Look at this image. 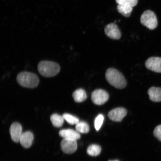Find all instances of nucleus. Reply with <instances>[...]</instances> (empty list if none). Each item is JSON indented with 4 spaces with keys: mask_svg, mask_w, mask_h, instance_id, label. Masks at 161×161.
I'll use <instances>...</instances> for the list:
<instances>
[{
    "mask_svg": "<svg viewBox=\"0 0 161 161\" xmlns=\"http://www.w3.org/2000/svg\"><path fill=\"white\" fill-rule=\"evenodd\" d=\"M105 76L107 81L114 87L118 89H123L126 87V79L122 74L117 70L109 68L106 70Z\"/></svg>",
    "mask_w": 161,
    "mask_h": 161,
    "instance_id": "1",
    "label": "nucleus"
},
{
    "mask_svg": "<svg viewBox=\"0 0 161 161\" xmlns=\"http://www.w3.org/2000/svg\"><path fill=\"white\" fill-rule=\"evenodd\" d=\"M17 81L23 87L33 88L39 85V80L35 74L28 72H20L17 76Z\"/></svg>",
    "mask_w": 161,
    "mask_h": 161,
    "instance_id": "2",
    "label": "nucleus"
},
{
    "mask_svg": "<svg viewBox=\"0 0 161 161\" xmlns=\"http://www.w3.org/2000/svg\"><path fill=\"white\" fill-rule=\"evenodd\" d=\"M39 73L44 77H51L59 73L60 67L57 63L52 61H42L38 65Z\"/></svg>",
    "mask_w": 161,
    "mask_h": 161,
    "instance_id": "3",
    "label": "nucleus"
},
{
    "mask_svg": "<svg viewBox=\"0 0 161 161\" xmlns=\"http://www.w3.org/2000/svg\"><path fill=\"white\" fill-rule=\"evenodd\" d=\"M141 23L151 30H154L158 27V20L153 12L147 10L142 13L140 18Z\"/></svg>",
    "mask_w": 161,
    "mask_h": 161,
    "instance_id": "4",
    "label": "nucleus"
},
{
    "mask_svg": "<svg viewBox=\"0 0 161 161\" xmlns=\"http://www.w3.org/2000/svg\"><path fill=\"white\" fill-rule=\"evenodd\" d=\"M108 92L102 89H96L92 93V101L96 105H103L108 101Z\"/></svg>",
    "mask_w": 161,
    "mask_h": 161,
    "instance_id": "5",
    "label": "nucleus"
},
{
    "mask_svg": "<svg viewBox=\"0 0 161 161\" xmlns=\"http://www.w3.org/2000/svg\"><path fill=\"white\" fill-rule=\"evenodd\" d=\"M61 149L66 154H70L76 152L77 148L76 140L64 138L60 143Z\"/></svg>",
    "mask_w": 161,
    "mask_h": 161,
    "instance_id": "6",
    "label": "nucleus"
},
{
    "mask_svg": "<svg viewBox=\"0 0 161 161\" xmlns=\"http://www.w3.org/2000/svg\"><path fill=\"white\" fill-rule=\"evenodd\" d=\"M106 35L110 39L119 40L121 37V33L117 25L114 23L108 24L104 29Z\"/></svg>",
    "mask_w": 161,
    "mask_h": 161,
    "instance_id": "7",
    "label": "nucleus"
},
{
    "mask_svg": "<svg viewBox=\"0 0 161 161\" xmlns=\"http://www.w3.org/2000/svg\"><path fill=\"white\" fill-rule=\"evenodd\" d=\"M146 67L149 70L157 73H161V58L152 57L146 60Z\"/></svg>",
    "mask_w": 161,
    "mask_h": 161,
    "instance_id": "8",
    "label": "nucleus"
},
{
    "mask_svg": "<svg viewBox=\"0 0 161 161\" xmlns=\"http://www.w3.org/2000/svg\"><path fill=\"white\" fill-rule=\"evenodd\" d=\"M126 114L127 111L125 108H118L110 110L108 112V116L111 120L114 122H119L121 121Z\"/></svg>",
    "mask_w": 161,
    "mask_h": 161,
    "instance_id": "9",
    "label": "nucleus"
},
{
    "mask_svg": "<svg viewBox=\"0 0 161 161\" xmlns=\"http://www.w3.org/2000/svg\"><path fill=\"white\" fill-rule=\"evenodd\" d=\"M22 127L18 122H14L10 127L9 132L12 140L15 142H19L22 134Z\"/></svg>",
    "mask_w": 161,
    "mask_h": 161,
    "instance_id": "10",
    "label": "nucleus"
},
{
    "mask_svg": "<svg viewBox=\"0 0 161 161\" xmlns=\"http://www.w3.org/2000/svg\"><path fill=\"white\" fill-rule=\"evenodd\" d=\"M33 140V134L30 131H26L22 134L19 142L24 148H27L31 146Z\"/></svg>",
    "mask_w": 161,
    "mask_h": 161,
    "instance_id": "11",
    "label": "nucleus"
},
{
    "mask_svg": "<svg viewBox=\"0 0 161 161\" xmlns=\"http://www.w3.org/2000/svg\"><path fill=\"white\" fill-rule=\"evenodd\" d=\"M60 136L64 138L69 139L75 140L80 139V134L77 131L72 129L62 130L59 132Z\"/></svg>",
    "mask_w": 161,
    "mask_h": 161,
    "instance_id": "12",
    "label": "nucleus"
},
{
    "mask_svg": "<svg viewBox=\"0 0 161 161\" xmlns=\"http://www.w3.org/2000/svg\"><path fill=\"white\" fill-rule=\"evenodd\" d=\"M148 94L150 100L155 102H161V88L153 86L149 89Z\"/></svg>",
    "mask_w": 161,
    "mask_h": 161,
    "instance_id": "13",
    "label": "nucleus"
},
{
    "mask_svg": "<svg viewBox=\"0 0 161 161\" xmlns=\"http://www.w3.org/2000/svg\"><path fill=\"white\" fill-rule=\"evenodd\" d=\"M72 97L76 102L81 103L86 99L87 96L85 90L82 88H79L73 92Z\"/></svg>",
    "mask_w": 161,
    "mask_h": 161,
    "instance_id": "14",
    "label": "nucleus"
},
{
    "mask_svg": "<svg viewBox=\"0 0 161 161\" xmlns=\"http://www.w3.org/2000/svg\"><path fill=\"white\" fill-rule=\"evenodd\" d=\"M117 9L119 13L125 17H129L132 11L133 7L129 5L118 4L117 7Z\"/></svg>",
    "mask_w": 161,
    "mask_h": 161,
    "instance_id": "15",
    "label": "nucleus"
},
{
    "mask_svg": "<svg viewBox=\"0 0 161 161\" xmlns=\"http://www.w3.org/2000/svg\"><path fill=\"white\" fill-rule=\"evenodd\" d=\"M64 120L63 116L58 114H53L50 116V120L53 125L56 127H60L63 125Z\"/></svg>",
    "mask_w": 161,
    "mask_h": 161,
    "instance_id": "16",
    "label": "nucleus"
},
{
    "mask_svg": "<svg viewBox=\"0 0 161 161\" xmlns=\"http://www.w3.org/2000/svg\"><path fill=\"white\" fill-rule=\"evenodd\" d=\"M101 152V148L99 145L92 144L88 147L87 149V154L92 156H97L99 155Z\"/></svg>",
    "mask_w": 161,
    "mask_h": 161,
    "instance_id": "17",
    "label": "nucleus"
},
{
    "mask_svg": "<svg viewBox=\"0 0 161 161\" xmlns=\"http://www.w3.org/2000/svg\"><path fill=\"white\" fill-rule=\"evenodd\" d=\"M76 130L80 133L86 134L89 131V126L87 123L84 122H79L76 125Z\"/></svg>",
    "mask_w": 161,
    "mask_h": 161,
    "instance_id": "18",
    "label": "nucleus"
},
{
    "mask_svg": "<svg viewBox=\"0 0 161 161\" xmlns=\"http://www.w3.org/2000/svg\"><path fill=\"white\" fill-rule=\"evenodd\" d=\"M62 116L64 120H65L68 124L72 125H76L80 122L79 119L69 114H64Z\"/></svg>",
    "mask_w": 161,
    "mask_h": 161,
    "instance_id": "19",
    "label": "nucleus"
},
{
    "mask_svg": "<svg viewBox=\"0 0 161 161\" xmlns=\"http://www.w3.org/2000/svg\"><path fill=\"white\" fill-rule=\"evenodd\" d=\"M104 120V116L102 114H99L97 116L94 121V126L97 130H99L103 124Z\"/></svg>",
    "mask_w": 161,
    "mask_h": 161,
    "instance_id": "20",
    "label": "nucleus"
},
{
    "mask_svg": "<svg viewBox=\"0 0 161 161\" xmlns=\"http://www.w3.org/2000/svg\"><path fill=\"white\" fill-rule=\"evenodd\" d=\"M118 4L125 5L134 7L138 3V0H115Z\"/></svg>",
    "mask_w": 161,
    "mask_h": 161,
    "instance_id": "21",
    "label": "nucleus"
},
{
    "mask_svg": "<svg viewBox=\"0 0 161 161\" xmlns=\"http://www.w3.org/2000/svg\"><path fill=\"white\" fill-rule=\"evenodd\" d=\"M155 137L161 142V125L156 127L153 132Z\"/></svg>",
    "mask_w": 161,
    "mask_h": 161,
    "instance_id": "22",
    "label": "nucleus"
},
{
    "mask_svg": "<svg viewBox=\"0 0 161 161\" xmlns=\"http://www.w3.org/2000/svg\"><path fill=\"white\" fill-rule=\"evenodd\" d=\"M109 161H119L117 160H113V161H112V160H109Z\"/></svg>",
    "mask_w": 161,
    "mask_h": 161,
    "instance_id": "23",
    "label": "nucleus"
}]
</instances>
